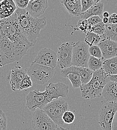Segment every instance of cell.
Listing matches in <instances>:
<instances>
[{
    "label": "cell",
    "instance_id": "cell-25",
    "mask_svg": "<svg viewBox=\"0 0 117 130\" xmlns=\"http://www.w3.org/2000/svg\"><path fill=\"white\" fill-rule=\"evenodd\" d=\"M67 78L71 82L74 88L76 89L81 88L82 86V83L81 81V77L79 75L75 73H70L67 76Z\"/></svg>",
    "mask_w": 117,
    "mask_h": 130
},
{
    "label": "cell",
    "instance_id": "cell-24",
    "mask_svg": "<svg viewBox=\"0 0 117 130\" xmlns=\"http://www.w3.org/2000/svg\"><path fill=\"white\" fill-rule=\"evenodd\" d=\"M103 64V61L102 60L90 56L88 62V68L90 70L94 72L98 71L102 69Z\"/></svg>",
    "mask_w": 117,
    "mask_h": 130
},
{
    "label": "cell",
    "instance_id": "cell-29",
    "mask_svg": "<svg viewBox=\"0 0 117 130\" xmlns=\"http://www.w3.org/2000/svg\"><path fill=\"white\" fill-rule=\"evenodd\" d=\"M75 118L76 117L75 114L69 110L65 112L63 116L62 120L64 123L66 124H71L74 122Z\"/></svg>",
    "mask_w": 117,
    "mask_h": 130
},
{
    "label": "cell",
    "instance_id": "cell-20",
    "mask_svg": "<svg viewBox=\"0 0 117 130\" xmlns=\"http://www.w3.org/2000/svg\"><path fill=\"white\" fill-rule=\"evenodd\" d=\"M104 4L101 1L98 0L97 2L95 3L91 8L81 14L80 16L81 19L87 20L92 17L97 16L101 17L103 16V14L104 13Z\"/></svg>",
    "mask_w": 117,
    "mask_h": 130
},
{
    "label": "cell",
    "instance_id": "cell-35",
    "mask_svg": "<svg viewBox=\"0 0 117 130\" xmlns=\"http://www.w3.org/2000/svg\"><path fill=\"white\" fill-rule=\"evenodd\" d=\"M110 25H115L117 24V14L114 13L112 14L109 18V23Z\"/></svg>",
    "mask_w": 117,
    "mask_h": 130
},
{
    "label": "cell",
    "instance_id": "cell-22",
    "mask_svg": "<svg viewBox=\"0 0 117 130\" xmlns=\"http://www.w3.org/2000/svg\"><path fill=\"white\" fill-rule=\"evenodd\" d=\"M102 39H107L117 43V24L106 25V31L105 34L102 36Z\"/></svg>",
    "mask_w": 117,
    "mask_h": 130
},
{
    "label": "cell",
    "instance_id": "cell-19",
    "mask_svg": "<svg viewBox=\"0 0 117 130\" xmlns=\"http://www.w3.org/2000/svg\"><path fill=\"white\" fill-rule=\"evenodd\" d=\"M102 96L108 102H117V82H109L105 87Z\"/></svg>",
    "mask_w": 117,
    "mask_h": 130
},
{
    "label": "cell",
    "instance_id": "cell-26",
    "mask_svg": "<svg viewBox=\"0 0 117 130\" xmlns=\"http://www.w3.org/2000/svg\"><path fill=\"white\" fill-rule=\"evenodd\" d=\"M106 31V25L104 24L103 22L97 24L96 25L91 27L89 32H92L102 36L105 32Z\"/></svg>",
    "mask_w": 117,
    "mask_h": 130
},
{
    "label": "cell",
    "instance_id": "cell-38",
    "mask_svg": "<svg viewBox=\"0 0 117 130\" xmlns=\"http://www.w3.org/2000/svg\"><path fill=\"white\" fill-rule=\"evenodd\" d=\"M103 23L106 25L107 24L109 23V18H103Z\"/></svg>",
    "mask_w": 117,
    "mask_h": 130
},
{
    "label": "cell",
    "instance_id": "cell-32",
    "mask_svg": "<svg viewBox=\"0 0 117 130\" xmlns=\"http://www.w3.org/2000/svg\"><path fill=\"white\" fill-rule=\"evenodd\" d=\"M7 130V119L5 113L0 109V130Z\"/></svg>",
    "mask_w": 117,
    "mask_h": 130
},
{
    "label": "cell",
    "instance_id": "cell-15",
    "mask_svg": "<svg viewBox=\"0 0 117 130\" xmlns=\"http://www.w3.org/2000/svg\"><path fill=\"white\" fill-rule=\"evenodd\" d=\"M102 53V60L104 61L117 57V43L103 39L98 45Z\"/></svg>",
    "mask_w": 117,
    "mask_h": 130
},
{
    "label": "cell",
    "instance_id": "cell-34",
    "mask_svg": "<svg viewBox=\"0 0 117 130\" xmlns=\"http://www.w3.org/2000/svg\"><path fill=\"white\" fill-rule=\"evenodd\" d=\"M14 2L18 9H26L28 6L29 0H15Z\"/></svg>",
    "mask_w": 117,
    "mask_h": 130
},
{
    "label": "cell",
    "instance_id": "cell-14",
    "mask_svg": "<svg viewBox=\"0 0 117 130\" xmlns=\"http://www.w3.org/2000/svg\"><path fill=\"white\" fill-rule=\"evenodd\" d=\"M70 73H75L79 75L81 78L82 85H86L89 83L92 79L94 72L88 68L78 67L73 66L61 71V75L64 78H67V76Z\"/></svg>",
    "mask_w": 117,
    "mask_h": 130
},
{
    "label": "cell",
    "instance_id": "cell-36",
    "mask_svg": "<svg viewBox=\"0 0 117 130\" xmlns=\"http://www.w3.org/2000/svg\"><path fill=\"white\" fill-rule=\"evenodd\" d=\"M112 130H117V112L113 122Z\"/></svg>",
    "mask_w": 117,
    "mask_h": 130
},
{
    "label": "cell",
    "instance_id": "cell-3",
    "mask_svg": "<svg viewBox=\"0 0 117 130\" xmlns=\"http://www.w3.org/2000/svg\"><path fill=\"white\" fill-rule=\"evenodd\" d=\"M32 47L0 38V67L20 60Z\"/></svg>",
    "mask_w": 117,
    "mask_h": 130
},
{
    "label": "cell",
    "instance_id": "cell-31",
    "mask_svg": "<svg viewBox=\"0 0 117 130\" xmlns=\"http://www.w3.org/2000/svg\"><path fill=\"white\" fill-rule=\"evenodd\" d=\"M97 1L98 0H81L82 7V14L88 11L95 3H96Z\"/></svg>",
    "mask_w": 117,
    "mask_h": 130
},
{
    "label": "cell",
    "instance_id": "cell-18",
    "mask_svg": "<svg viewBox=\"0 0 117 130\" xmlns=\"http://www.w3.org/2000/svg\"><path fill=\"white\" fill-rule=\"evenodd\" d=\"M17 9L14 1H0V20L6 19L12 16Z\"/></svg>",
    "mask_w": 117,
    "mask_h": 130
},
{
    "label": "cell",
    "instance_id": "cell-39",
    "mask_svg": "<svg viewBox=\"0 0 117 130\" xmlns=\"http://www.w3.org/2000/svg\"><path fill=\"white\" fill-rule=\"evenodd\" d=\"M103 16L104 18H109V17L110 16L109 15V13L108 12H105L103 13Z\"/></svg>",
    "mask_w": 117,
    "mask_h": 130
},
{
    "label": "cell",
    "instance_id": "cell-21",
    "mask_svg": "<svg viewBox=\"0 0 117 130\" xmlns=\"http://www.w3.org/2000/svg\"><path fill=\"white\" fill-rule=\"evenodd\" d=\"M102 69L109 76L117 75V57L104 61Z\"/></svg>",
    "mask_w": 117,
    "mask_h": 130
},
{
    "label": "cell",
    "instance_id": "cell-16",
    "mask_svg": "<svg viewBox=\"0 0 117 130\" xmlns=\"http://www.w3.org/2000/svg\"><path fill=\"white\" fill-rule=\"evenodd\" d=\"M48 7L47 0H31L26 10L31 16L38 18L45 13Z\"/></svg>",
    "mask_w": 117,
    "mask_h": 130
},
{
    "label": "cell",
    "instance_id": "cell-13",
    "mask_svg": "<svg viewBox=\"0 0 117 130\" xmlns=\"http://www.w3.org/2000/svg\"><path fill=\"white\" fill-rule=\"evenodd\" d=\"M27 75V69L21 66H16L11 70L8 75L7 79L13 91L20 90L21 83Z\"/></svg>",
    "mask_w": 117,
    "mask_h": 130
},
{
    "label": "cell",
    "instance_id": "cell-12",
    "mask_svg": "<svg viewBox=\"0 0 117 130\" xmlns=\"http://www.w3.org/2000/svg\"><path fill=\"white\" fill-rule=\"evenodd\" d=\"M33 62L54 69L57 65V55L52 49L44 48L38 52Z\"/></svg>",
    "mask_w": 117,
    "mask_h": 130
},
{
    "label": "cell",
    "instance_id": "cell-33",
    "mask_svg": "<svg viewBox=\"0 0 117 130\" xmlns=\"http://www.w3.org/2000/svg\"><path fill=\"white\" fill-rule=\"evenodd\" d=\"M87 20L91 27H92L103 22V19H102V18L100 17L97 16L90 17Z\"/></svg>",
    "mask_w": 117,
    "mask_h": 130
},
{
    "label": "cell",
    "instance_id": "cell-40",
    "mask_svg": "<svg viewBox=\"0 0 117 130\" xmlns=\"http://www.w3.org/2000/svg\"><path fill=\"white\" fill-rule=\"evenodd\" d=\"M57 130H70V129L69 128H63L62 127H59Z\"/></svg>",
    "mask_w": 117,
    "mask_h": 130
},
{
    "label": "cell",
    "instance_id": "cell-37",
    "mask_svg": "<svg viewBox=\"0 0 117 130\" xmlns=\"http://www.w3.org/2000/svg\"><path fill=\"white\" fill-rule=\"evenodd\" d=\"M109 79L110 81L117 82V75L109 76Z\"/></svg>",
    "mask_w": 117,
    "mask_h": 130
},
{
    "label": "cell",
    "instance_id": "cell-27",
    "mask_svg": "<svg viewBox=\"0 0 117 130\" xmlns=\"http://www.w3.org/2000/svg\"><path fill=\"white\" fill-rule=\"evenodd\" d=\"M89 52L91 56L101 60L102 59V53L99 46H93L89 47Z\"/></svg>",
    "mask_w": 117,
    "mask_h": 130
},
{
    "label": "cell",
    "instance_id": "cell-23",
    "mask_svg": "<svg viewBox=\"0 0 117 130\" xmlns=\"http://www.w3.org/2000/svg\"><path fill=\"white\" fill-rule=\"evenodd\" d=\"M102 40V38L100 36L94 32H88L86 34L85 42L90 47L93 46H98Z\"/></svg>",
    "mask_w": 117,
    "mask_h": 130
},
{
    "label": "cell",
    "instance_id": "cell-17",
    "mask_svg": "<svg viewBox=\"0 0 117 130\" xmlns=\"http://www.w3.org/2000/svg\"><path fill=\"white\" fill-rule=\"evenodd\" d=\"M60 3L71 16L80 17L81 15L82 7L81 0H61Z\"/></svg>",
    "mask_w": 117,
    "mask_h": 130
},
{
    "label": "cell",
    "instance_id": "cell-11",
    "mask_svg": "<svg viewBox=\"0 0 117 130\" xmlns=\"http://www.w3.org/2000/svg\"><path fill=\"white\" fill-rule=\"evenodd\" d=\"M74 43L62 44L58 49L57 65L62 70L72 66V54Z\"/></svg>",
    "mask_w": 117,
    "mask_h": 130
},
{
    "label": "cell",
    "instance_id": "cell-10",
    "mask_svg": "<svg viewBox=\"0 0 117 130\" xmlns=\"http://www.w3.org/2000/svg\"><path fill=\"white\" fill-rule=\"evenodd\" d=\"M32 123L34 130H57L59 127L43 110L40 109L34 112Z\"/></svg>",
    "mask_w": 117,
    "mask_h": 130
},
{
    "label": "cell",
    "instance_id": "cell-1",
    "mask_svg": "<svg viewBox=\"0 0 117 130\" xmlns=\"http://www.w3.org/2000/svg\"><path fill=\"white\" fill-rule=\"evenodd\" d=\"M69 91L68 87L64 83H51L44 92L38 90L30 92L26 96V108L33 112L38 109L42 110L53 100L66 97Z\"/></svg>",
    "mask_w": 117,
    "mask_h": 130
},
{
    "label": "cell",
    "instance_id": "cell-6",
    "mask_svg": "<svg viewBox=\"0 0 117 130\" xmlns=\"http://www.w3.org/2000/svg\"><path fill=\"white\" fill-rule=\"evenodd\" d=\"M42 110L59 127L64 124L62 120L63 115L70 110L68 103L63 99L53 100Z\"/></svg>",
    "mask_w": 117,
    "mask_h": 130
},
{
    "label": "cell",
    "instance_id": "cell-5",
    "mask_svg": "<svg viewBox=\"0 0 117 130\" xmlns=\"http://www.w3.org/2000/svg\"><path fill=\"white\" fill-rule=\"evenodd\" d=\"M110 81L109 76L103 69L94 72L90 82L80 88L82 97L86 100L100 97L105 87Z\"/></svg>",
    "mask_w": 117,
    "mask_h": 130
},
{
    "label": "cell",
    "instance_id": "cell-28",
    "mask_svg": "<svg viewBox=\"0 0 117 130\" xmlns=\"http://www.w3.org/2000/svg\"><path fill=\"white\" fill-rule=\"evenodd\" d=\"M77 26L81 32L86 34L89 32L91 28L87 20L80 19L78 23Z\"/></svg>",
    "mask_w": 117,
    "mask_h": 130
},
{
    "label": "cell",
    "instance_id": "cell-9",
    "mask_svg": "<svg viewBox=\"0 0 117 130\" xmlns=\"http://www.w3.org/2000/svg\"><path fill=\"white\" fill-rule=\"evenodd\" d=\"M89 46L85 42L79 41L74 43L72 63L73 66L88 68V62L90 57Z\"/></svg>",
    "mask_w": 117,
    "mask_h": 130
},
{
    "label": "cell",
    "instance_id": "cell-8",
    "mask_svg": "<svg viewBox=\"0 0 117 130\" xmlns=\"http://www.w3.org/2000/svg\"><path fill=\"white\" fill-rule=\"evenodd\" d=\"M117 112V102H108L100 110L99 124L103 130H112L113 122Z\"/></svg>",
    "mask_w": 117,
    "mask_h": 130
},
{
    "label": "cell",
    "instance_id": "cell-30",
    "mask_svg": "<svg viewBox=\"0 0 117 130\" xmlns=\"http://www.w3.org/2000/svg\"><path fill=\"white\" fill-rule=\"evenodd\" d=\"M33 86V82L28 74L25 76L21 83L20 91L30 88Z\"/></svg>",
    "mask_w": 117,
    "mask_h": 130
},
{
    "label": "cell",
    "instance_id": "cell-2",
    "mask_svg": "<svg viewBox=\"0 0 117 130\" xmlns=\"http://www.w3.org/2000/svg\"><path fill=\"white\" fill-rule=\"evenodd\" d=\"M23 34L27 39L34 45H35L40 31L47 25L46 17L36 18L31 16L26 9H18L15 12Z\"/></svg>",
    "mask_w": 117,
    "mask_h": 130
},
{
    "label": "cell",
    "instance_id": "cell-7",
    "mask_svg": "<svg viewBox=\"0 0 117 130\" xmlns=\"http://www.w3.org/2000/svg\"><path fill=\"white\" fill-rule=\"evenodd\" d=\"M27 74L34 83L44 85L54 75V69L32 62L27 69Z\"/></svg>",
    "mask_w": 117,
    "mask_h": 130
},
{
    "label": "cell",
    "instance_id": "cell-4",
    "mask_svg": "<svg viewBox=\"0 0 117 130\" xmlns=\"http://www.w3.org/2000/svg\"><path fill=\"white\" fill-rule=\"evenodd\" d=\"M0 38L34 46L23 34L16 13L8 18L0 20Z\"/></svg>",
    "mask_w": 117,
    "mask_h": 130
}]
</instances>
